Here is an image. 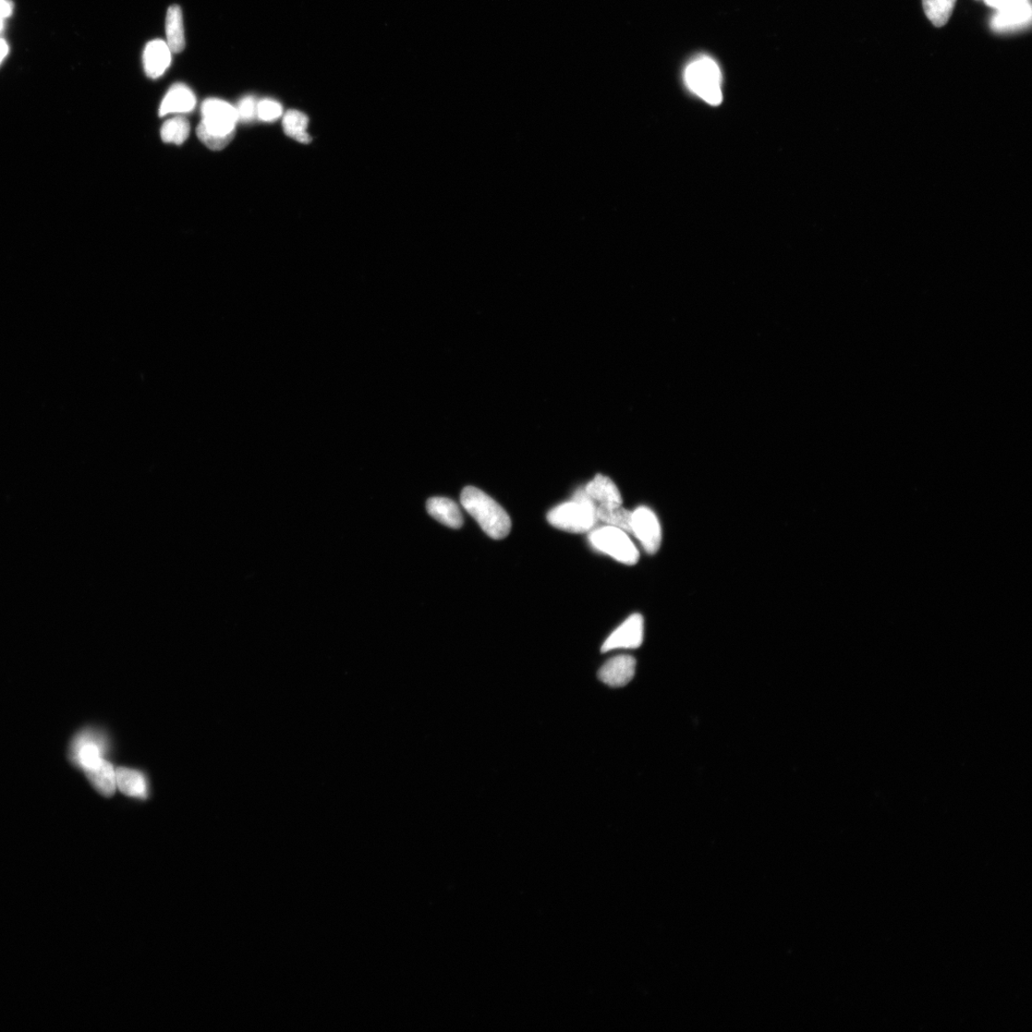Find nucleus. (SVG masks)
I'll return each instance as SVG.
<instances>
[{"mask_svg":"<svg viewBox=\"0 0 1032 1032\" xmlns=\"http://www.w3.org/2000/svg\"><path fill=\"white\" fill-rule=\"evenodd\" d=\"M201 113L202 120L197 129L199 140L212 151L224 150L236 135V107L223 100L208 99L203 103Z\"/></svg>","mask_w":1032,"mask_h":1032,"instance_id":"f257e3e1","label":"nucleus"},{"mask_svg":"<svg viewBox=\"0 0 1032 1032\" xmlns=\"http://www.w3.org/2000/svg\"><path fill=\"white\" fill-rule=\"evenodd\" d=\"M461 504L490 538L502 539L511 532V518L505 509L481 490L465 488L461 493Z\"/></svg>","mask_w":1032,"mask_h":1032,"instance_id":"f03ea898","label":"nucleus"},{"mask_svg":"<svg viewBox=\"0 0 1032 1032\" xmlns=\"http://www.w3.org/2000/svg\"><path fill=\"white\" fill-rule=\"evenodd\" d=\"M597 506L584 489L578 490L573 500L558 505L549 512V524L556 529L569 532L584 533L591 532L598 524Z\"/></svg>","mask_w":1032,"mask_h":1032,"instance_id":"7ed1b4c3","label":"nucleus"},{"mask_svg":"<svg viewBox=\"0 0 1032 1032\" xmlns=\"http://www.w3.org/2000/svg\"><path fill=\"white\" fill-rule=\"evenodd\" d=\"M685 79L687 88L702 100L711 105L722 103V73L712 58L701 57L695 59L687 67Z\"/></svg>","mask_w":1032,"mask_h":1032,"instance_id":"20e7f679","label":"nucleus"},{"mask_svg":"<svg viewBox=\"0 0 1032 1032\" xmlns=\"http://www.w3.org/2000/svg\"><path fill=\"white\" fill-rule=\"evenodd\" d=\"M589 540L594 549L609 555L618 563L635 565L640 560L636 545L631 540L628 533L621 529L606 525L593 529L589 534Z\"/></svg>","mask_w":1032,"mask_h":1032,"instance_id":"39448f33","label":"nucleus"},{"mask_svg":"<svg viewBox=\"0 0 1032 1032\" xmlns=\"http://www.w3.org/2000/svg\"><path fill=\"white\" fill-rule=\"evenodd\" d=\"M632 534L649 555L657 553L662 545V527L651 508L640 506L632 513Z\"/></svg>","mask_w":1032,"mask_h":1032,"instance_id":"423d86ee","label":"nucleus"},{"mask_svg":"<svg viewBox=\"0 0 1032 1032\" xmlns=\"http://www.w3.org/2000/svg\"><path fill=\"white\" fill-rule=\"evenodd\" d=\"M643 634H645V621H643V617L640 614L631 615L604 641L601 652L605 653L615 649L638 648L642 645Z\"/></svg>","mask_w":1032,"mask_h":1032,"instance_id":"0eeeda50","label":"nucleus"},{"mask_svg":"<svg viewBox=\"0 0 1032 1032\" xmlns=\"http://www.w3.org/2000/svg\"><path fill=\"white\" fill-rule=\"evenodd\" d=\"M636 665V659L632 656L619 655L601 666L599 678L607 686L623 687L632 681Z\"/></svg>","mask_w":1032,"mask_h":1032,"instance_id":"6e6552de","label":"nucleus"},{"mask_svg":"<svg viewBox=\"0 0 1032 1032\" xmlns=\"http://www.w3.org/2000/svg\"><path fill=\"white\" fill-rule=\"evenodd\" d=\"M1032 17L1030 3L997 10L991 19L990 27L995 32H1010L1029 26Z\"/></svg>","mask_w":1032,"mask_h":1032,"instance_id":"1a4fd4ad","label":"nucleus"},{"mask_svg":"<svg viewBox=\"0 0 1032 1032\" xmlns=\"http://www.w3.org/2000/svg\"><path fill=\"white\" fill-rule=\"evenodd\" d=\"M172 53L167 43L162 40L149 43L143 54L145 74L151 79L163 76L166 70L171 66Z\"/></svg>","mask_w":1032,"mask_h":1032,"instance_id":"9d476101","label":"nucleus"},{"mask_svg":"<svg viewBox=\"0 0 1032 1032\" xmlns=\"http://www.w3.org/2000/svg\"><path fill=\"white\" fill-rule=\"evenodd\" d=\"M197 97L183 83H175L169 89L159 108V115L190 113L196 108Z\"/></svg>","mask_w":1032,"mask_h":1032,"instance_id":"9b49d317","label":"nucleus"},{"mask_svg":"<svg viewBox=\"0 0 1032 1032\" xmlns=\"http://www.w3.org/2000/svg\"><path fill=\"white\" fill-rule=\"evenodd\" d=\"M105 750L104 743L99 737L91 733H83L75 741L72 748V757L75 763L84 770L102 760Z\"/></svg>","mask_w":1032,"mask_h":1032,"instance_id":"f8f14e48","label":"nucleus"},{"mask_svg":"<svg viewBox=\"0 0 1032 1032\" xmlns=\"http://www.w3.org/2000/svg\"><path fill=\"white\" fill-rule=\"evenodd\" d=\"M585 491L597 507L614 508L623 505L621 493L609 477L601 475L594 477L586 485Z\"/></svg>","mask_w":1032,"mask_h":1032,"instance_id":"ddd939ff","label":"nucleus"},{"mask_svg":"<svg viewBox=\"0 0 1032 1032\" xmlns=\"http://www.w3.org/2000/svg\"><path fill=\"white\" fill-rule=\"evenodd\" d=\"M429 514L442 524L454 529L463 525V516L457 504L446 497H432L428 500Z\"/></svg>","mask_w":1032,"mask_h":1032,"instance_id":"4468645a","label":"nucleus"},{"mask_svg":"<svg viewBox=\"0 0 1032 1032\" xmlns=\"http://www.w3.org/2000/svg\"><path fill=\"white\" fill-rule=\"evenodd\" d=\"M84 772L96 790L101 795L106 797L114 795L117 788L116 771L107 760L103 758L90 768L84 770Z\"/></svg>","mask_w":1032,"mask_h":1032,"instance_id":"2eb2a0df","label":"nucleus"},{"mask_svg":"<svg viewBox=\"0 0 1032 1032\" xmlns=\"http://www.w3.org/2000/svg\"><path fill=\"white\" fill-rule=\"evenodd\" d=\"M116 785L124 795L140 799L149 795V787L144 775L136 770L119 768L116 770Z\"/></svg>","mask_w":1032,"mask_h":1032,"instance_id":"dca6fc26","label":"nucleus"},{"mask_svg":"<svg viewBox=\"0 0 1032 1032\" xmlns=\"http://www.w3.org/2000/svg\"><path fill=\"white\" fill-rule=\"evenodd\" d=\"M167 43L173 53H181L185 50V33L183 15L178 5L167 9L166 17Z\"/></svg>","mask_w":1032,"mask_h":1032,"instance_id":"f3484780","label":"nucleus"},{"mask_svg":"<svg viewBox=\"0 0 1032 1032\" xmlns=\"http://www.w3.org/2000/svg\"><path fill=\"white\" fill-rule=\"evenodd\" d=\"M632 513L622 506L597 507L596 509L598 522H602L606 526L621 529L627 533H632Z\"/></svg>","mask_w":1032,"mask_h":1032,"instance_id":"a211bd4d","label":"nucleus"},{"mask_svg":"<svg viewBox=\"0 0 1032 1032\" xmlns=\"http://www.w3.org/2000/svg\"><path fill=\"white\" fill-rule=\"evenodd\" d=\"M308 123V117L305 113L289 111L283 117V126L287 136L299 143L308 144L311 142L307 133Z\"/></svg>","mask_w":1032,"mask_h":1032,"instance_id":"6ab92c4d","label":"nucleus"},{"mask_svg":"<svg viewBox=\"0 0 1032 1032\" xmlns=\"http://www.w3.org/2000/svg\"><path fill=\"white\" fill-rule=\"evenodd\" d=\"M956 0H922L927 18L935 27H943L950 20Z\"/></svg>","mask_w":1032,"mask_h":1032,"instance_id":"aec40b11","label":"nucleus"},{"mask_svg":"<svg viewBox=\"0 0 1032 1032\" xmlns=\"http://www.w3.org/2000/svg\"><path fill=\"white\" fill-rule=\"evenodd\" d=\"M190 131L189 120L177 116L166 121L161 128V137L165 143L182 144L188 139Z\"/></svg>","mask_w":1032,"mask_h":1032,"instance_id":"412c9836","label":"nucleus"},{"mask_svg":"<svg viewBox=\"0 0 1032 1032\" xmlns=\"http://www.w3.org/2000/svg\"><path fill=\"white\" fill-rule=\"evenodd\" d=\"M258 105L259 102L252 96H247L245 98L240 100L236 107L238 121L251 123V121L256 120L258 118Z\"/></svg>","mask_w":1032,"mask_h":1032,"instance_id":"4be33fe9","label":"nucleus"},{"mask_svg":"<svg viewBox=\"0 0 1032 1032\" xmlns=\"http://www.w3.org/2000/svg\"><path fill=\"white\" fill-rule=\"evenodd\" d=\"M283 113V105L271 99H264L258 105V118L263 121H274L281 118Z\"/></svg>","mask_w":1032,"mask_h":1032,"instance_id":"5701e85b","label":"nucleus"},{"mask_svg":"<svg viewBox=\"0 0 1032 1032\" xmlns=\"http://www.w3.org/2000/svg\"><path fill=\"white\" fill-rule=\"evenodd\" d=\"M1029 0H985V3L997 10L1009 8L1018 4L1028 3Z\"/></svg>","mask_w":1032,"mask_h":1032,"instance_id":"b1692460","label":"nucleus"},{"mask_svg":"<svg viewBox=\"0 0 1032 1032\" xmlns=\"http://www.w3.org/2000/svg\"><path fill=\"white\" fill-rule=\"evenodd\" d=\"M12 13V7L7 0H0V19L8 18Z\"/></svg>","mask_w":1032,"mask_h":1032,"instance_id":"393cba45","label":"nucleus"},{"mask_svg":"<svg viewBox=\"0 0 1032 1032\" xmlns=\"http://www.w3.org/2000/svg\"><path fill=\"white\" fill-rule=\"evenodd\" d=\"M7 54L8 44L4 40H0V64L4 62V59L6 58Z\"/></svg>","mask_w":1032,"mask_h":1032,"instance_id":"a878e982","label":"nucleus"},{"mask_svg":"<svg viewBox=\"0 0 1032 1032\" xmlns=\"http://www.w3.org/2000/svg\"><path fill=\"white\" fill-rule=\"evenodd\" d=\"M3 29H4V20L0 19V32H2Z\"/></svg>","mask_w":1032,"mask_h":1032,"instance_id":"bb28decb","label":"nucleus"}]
</instances>
